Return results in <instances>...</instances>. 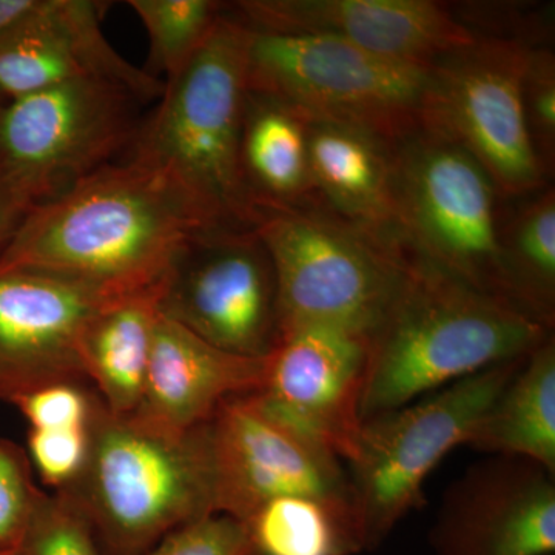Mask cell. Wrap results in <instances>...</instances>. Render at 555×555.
Returning a JSON list of instances; mask_svg holds the SVG:
<instances>
[{
	"mask_svg": "<svg viewBox=\"0 0 555 555\" xmlns=\"http://www.w3.org/2000/svg\"><path fill=\"white\" fill-rule=\"evenodd\" d=\"M201 233L210 232L169 179L119 159L33 207L0 254V268L145 291L166 280Z\"/></svg>",
	"mask_w": 555,
	"mask_h": 555,
	"instance_id": "1",
	"label": "cell"
},
{
	"mask_svg": "<svg viewBox=\"0 0 555 555\" xmlns=\"http://www.w3.org/2000/svg\"><path fill=\"white\" fill-rule=\"evenodd\" d=\"M553 328L409 248L400 283L367 335L361 416L393 411L531 353Z\"/></svg>",
	"mask_w": 555,
	"mask_h": 555,
	"instance_id": "2",
	"label": "cell"
},
{
	"mask_svg": "<svg viewBox=\"0 0 555 555\" xmlns=\"http://www.w3.org/2000/svg\"><path fill=\"white\" fill-rule=\"evenodd\" d=\"M246 94V27L222 13L120 158L169 179L208 232L254 230L261 218L241 170Z\"/></svg>",
	"mask_w": 555,
	"mask_h": 555,
	"instance_id": "3",
	"label": "cell"
},
{
	"mask_svg": "<svg viewBox=\"0 0 555 555\" xmlns=\"http://www.w3.org/2000/svg\"><path fill=\"white\" fill-rule=\"evenodd\" d=\"M89 454L61 494L89 520L101 555H145L182 526L215 516L206 425L170 434L94 400Z\"/></svg>",
	"mask_w": 555,
	"mask_h": 555,
	"instance_id": "4",
	"label": "cell"
},
{
	"mask_svg": "<svg viewBox=\"0 0 555 555\" xmlns=\"http://www.w3.org/2000/svg\"><path fill=\"white\" fill-rule=\"evenodd\" d=\"M430 68L331 36L246 27L248 91L281 102L309 124L350 127L390 145L422 130Z\"/></svg>",
	"mask_w": 555,
	"mask_h": 555,
	"instance_id": "5",
	"label": "cell"
},
{
	"mask_svg": "<svg viewBox=\"0 0 555 555\" xmlns=\"http://www.w3.org/2000/svg\"><path fill=\"white\" fill-rule=\"evenodd\" d=\"M254 230L275 273L278 337L306 324L371 334L408 261L403 241L378 238L326 210H266Z\"/></svg>",
	"mask_w": 555,
	"mask_h": 555,
	"instance_id": "6",
	"label": "cell"
},
{
	"mask_svg": "<svg viewBox=\"0 0 555 555\" xmlns=\"http://www.w3.org/2000/svg\"><path fill=\"white\" fill-rule=\"evenodd\" d=\"M526 357L364 420L356 452L346 463L363 553L378 550L425 503L427 478L455 448L467 447Z\"/></svg>",
	"mask_w": 555,
	"mask_h": 555,
	"instance_id": "7",
	"label": "cell"
},
{
	"mask_svg": "<svg viewBox=\"0 0 555 555\" xmlns=\"http://www.w3.org/2000/svg\"><path fill=\"white\" fill-rule=\"evenodd\" d=\"M392 160L404 244L478 291L517 306L500 246L499 192L480 164L425 130L393 145Z\"/></svg>",
	"mask_w": 555,
	"mask_h": 555,
	"instance_id": "8",
	"label": "cell"
},
{
	"mask_svg": "<svg viewBox=\"0 0 555 555\" xmlns=\"http://www.w3.org/2000/svg\"><path fill=\"white\" fill-rule=\"evenodd\" d=\"M532 47L513 38H480L438 60L423 107L422 130L454 142L480 164L499 196L546 188L524 105Z\"/></svg>",
	"mask_w": 555,
	"mask_h": 555,
	"instance_id": "9",
	"label": "cell"
},
{
	"mask_svg": "<svg viewBox=\"0 0 555 555\" xmlns=\"http://www.w3.org/2000/svg\"><path fill=\"white\" fill-rule=\"evenodd\" d=\"M142 102L124 87L75 79L0 104V164L33 207L126 155Z\"/></svg>",
	"mask_w": 555,
	"mask_h": 555,
	"instance_id": "10",
	"label": "cell"
},
{
	"mask_svg": "<svg viewBox=\"0 0 555 555\" xmlns=\"http://www.w3.org/2000/svg\"><path fill=\"white\" fill-rule=\"evenodd\" d=\"M159 310L218 349L268 357L278 341L276 283L255 230L190 241L167 275Z\"/></svg>",
	"mask_w": 555,
	"mask_h": 555,
	"instance_id": "11",
	"label": "cell"
},
{
	"mask_svg": "<svg viewBox=\"0 0 555 555\" xmlns=\"http://www.w3.org/2000/svg\"><path fill=\"white\" fill-rule=\"evenodd\" d=\"M206 433L215 513L246 521L280 496H312L353 513L345 463L269 415L254 393L225 401Z\"/></svg>",
	"mask_w": 555,
	"mask_h": 555,
	"instance_id": "12",
	"label": "cell"
},
{
	"mask_svg": "<svg viewBox=\"0 0 555 555\" xmlns=\"http://www.w3.org/2000/svg\"><path fill=\"white\" fill-rule=\"evenodd\" d=\"M366 369L367 335L332 324L292 327L278 337L254 396L269 415L346 465L363 426Z\"/></svg>",
	"mask_w": 555,
	"mask_h": 555,
	"instance_id": "13",
	"label": "cell"
},
{
	"mask_svg": "<svg viewBox=\"0 0 555 555\" xmlns=\"http://www.w3.org/2000/svg\"><path fill=\"white\" fill-rule=\"evenodd\" d=\"M130 294L46 270L0 268V400L57 383L90 385L83 328Z\"/></svg>",
	"mask_w": 555,
	"mask_h": 555,
	"instance_id": "14",
	"label": "cell"
},
{
	"mask_svg": "<svg viewBox=\"0 0 555 555\" xmlns=\"http://www.w3.org/2000/svg\"><path fill=\"white\" fill-rule=\"evenodd\" d=\"M429 545L436 555H553L555 476L513 456L473 463L444 492Z\"/></svg>",
	"mask_w": 555,
	"mask_h": 555,
	"instance_id": "15",
	"label": "cell"
},
{
	"mask_svg": "<svg viewBox=\"0 0 555 555\" xmlns=\"http://www.w3.org/2000/svg\"><path fill=\"white\" fill-rule=\"evenodd\" d=\"M233 10L254 30L331 36L423 67L478 39L449 7L430 0H243Z\"/></svg>",
	"mask_w": 555,
	"mask_h": 555,
	"instance_id": "16",
	"label": "cell"
},
{
	"mask_svg": "<svg viewBox=\"0 0 555 555\" xmlns=\"http://www.w3.org/2000/svg\"><path fill=\"white\" fill-rule=\"evenodd\" d=\"M102 10L90 0H36L0 33V102L75 79L107 80L142 104L159 101L166 82L113 49L102 31Z\"/></svg>",
	"mask_w": 555,
	"mask_h": 555,
	"instance_id": "17",
	"label": "cell"
},
{
	"mask_svg": "<svg viewBox=\"0 0 555 555\" xmlns=\"http://www.w3.org/2000/svg\"><path fill=\"white\" fill-rule=\"evenodd\" d=\"M269 356L225 352L160 313L153 332L144 393L133 416L170 434L206 425L232 398L255 393Z\"/></svg>",
	"mask_w": 555,
	"mask_h": 555,
	"instance_id": "18",
	"label": "cell"
},
{
	"mask_svg": "<svg viewBox=\"0 0 555 555\" xmlns=\"http://www.w3.org/2000/svg\"><path fill=\"white\" fill-rule=\"evenodd\" d=\"M393 145L335 124H308L310 179L332 215L389 241L398 229ZM404 243V241H403Z\"/></svg>",
	"mask_w": 555,
	"mask_h": 555,
	"instance_id": "19",
	"label": "cell"
},
{
	"mask_svg": "<svg viewBox=\"0 0 555 555\" xmlns=\"http://www.w3.org/2000/svg\"><path fill=\"white\" fill-rule=\"evenodd\" d=\"M166 280L158 286L116 299L83 328V371L112 414L133 415L141 403Z\"/></svg>",
	"mask_w": 555,
	"mask_h": 555,
	"instance_id": "20",
	"label": "cell"
},
{
	"mask_svg": "<svg viewBox=\"0 0 555 555\" xmlns=\"http://www.w3.org/2000/svg\"><path fill=\"white\" fill-rule=\"evenodd\" d=\"M308 120L272 98L248 91L241 131V170L259 211L312 208Z\"/></svg>",
	"mask_w": 555,
	"mask_h": 555,
	"instance_id": "21",
	"label": "cell"
},
{
	"mask_svg": "<svg viewBox=\"0 0 555 555\" xmlns=\"http://www.w3.org/2000/svg\"><path fill=\"white\" fill-rule=\"evenodd\" d=\"M467 448L513 456L555 476V339L535 347L483 416Z\"/></svg>",
	"mask_w": 555,
	"mask_h": 555,
	"instance_id": "22",
	"label": "cell"
},
{
	"mask_svg": "<svg viewBox=\"0 0 555 555\" xmlns=\"http://www.w3.org/2000/svg\"><path fill=\"white\" fill-rule=\"evenodd\" d=\"M243 524L258 555L363 553L352 511L312 496L270 500Z\"/></svg>",
	"mask_w": 555,
	"mask_h": 555,
	"instance_id": "23",
	"label": "cell"
},
{
	"mask_svg": "<svg viewBox=\"0 0 555 555\" xmlns=\"http://www.w3.org/2000/svg\"><path fill=\"white\" fill-rule=\"evenodd\" d=\"M503 264L517 306L553 328L555 324V193L540 190L500 229Z\"/></svg>",
	"mask_w": 555,
	"mask_h": 555,
	"instance_id": "24",
	"label": "cell"
},
{
	"mask_svg": "<svg viewBox=\"0 0 555 555\" xmlns=\"http://www.w3.org/2000/svg\"><path fill=\"white\" fill-rule=\"evenodd\" d=\"M149 36L144 69L170 82L203 47L225 7L211 0H129Z\"/></svg>",
	"mask_w": 555,
	"mask_h": 555,
	"instance_id": "25",
	"label": "cell"
},
{
	"mask_svg": "<svg viewBox=\"0 0 555 555\" xmlns=\"http://www.w3.org/2000/svg\"><path fill=\"white\" fill-rule=\"evenodd\" d=\"M17 550L20 555H101L89 520L61 492H40Z\"/></svg>",
	"mask_w": 555,
	"mask_h": 555,
	"instance_id": "26",
	"label": "cell"
},
{
	"mask_svg": "<svg viewBox=\"0 0 555 555\" xmlns=\"http://www.w3.org/2000/svg\"><path fill=\"white\" fill-rule=\"evenodd\" d=\"M40 492L33 483L30 459L0 438V553L20 547Z\"/></svg>",
	"mask_w": 555,
	"mask_h": 555,
	"instance_id": "27",
	"label": "cell"
},
{
	"mask_svg": "<svg viewBox=\"0 0 555 555\" xmlns=\"http://www.w3.org/2000/svg\"><path fill=\"white\" fill-rule=\"evenodd\" d=\"M526 124L532 144L546 173H553L555 159V57L553 51L534 49L529 53L524 79Z\"/></svg>",
	"mask_w": 555,
	"mask_h": 555,
	"instance_id": "28",
	"label": "cell"
},
{
	"mask_svg": "<svg viewBox=\"0 0 555 555\" xmlns=\"http://www.w3.org/2000/svg\"><path fill=\"white\" fill-rule=\"evenodd\" d=\"M98 393L82 383H57L22 393L10 401L30 429H73L89 426Z\"/></svg>",
	"mask_w": 555,
	"mask_h": 555,
	"instance_id": "29",
	"label": "cell"
},
{
	"mask_svg": "<svg viewBox=\"0 0 555 555\" xmlns=\"http://www.w3.org/2000/svg\"><path fill=\"white\" fill-rule=\"evenodd\" d=\"M145 555H258L246 525L222 514L171 532Z\"/></svg>",
	"mask_w": 555,
	"mask_h": 555,
	"instance_id": "30",
	"label": "cell"
},
{
	"mask_svg": "<svg viewBox=\"0 0 555 555\" xmlns=\"http://www.w3.org/2000/svg\"><path fill=\"white\" fill-rule=\"evenodd\" d=\"M90 425V423H89ZM89 426L73 429H30L28 459L54 491L67 488L89 454Z\"/></svg>",
	"mask_w": 555,
	"mask_h": 555,
	"instance_id": "31",
	"label": "cell"
},
{
	"mask_svg": "<svg viewBox=\"0 0 555 555\" xmlns=\"http://www.w3.org/2000/svg\"><path fill=\"white\" fill-rule=\"evenodd\" d=\"M31 208L30 201L22 195L0 164V254L14 238Z\"/></svg>",
	"mask_w": 555,
	"mask_h": 555,
	"instance_id": "32",
	"label": "cell"
},
{
	"mask_svg": "<svg viewBox=\"0 0 555 555\" xmlns=\"http://www.w3.org/2000/svg\"><path fill=\"white\" fill-rule=\"evenodd\" d=\"M36 0H0V33L28 13Z\"/></svg>",
	"mask_w": 555,
	"mask_h": 555,
	"instance_id": "33",
	"label": "cell"
},
{
	"mask_svg": "<svg viewBox=\"0 0 555 555\" xmlns=\"http://www.w3.org/2000/svg\"><path fill=\"white\" fill-rule=\"evenodd\" d=\"M0 555H20V550L5 551V553H0Z\"/></svg>",
	"mask_w": 555,
	"mask_h": 555,
	"instance_id": "34",
	"label": "cell"
},
{
	"mask_svg": "<svg viewBox=\"0 0 555 555\" xmlns=\"http://www.w3.org/2000/svg\"><path fill=\"white\" fill-rule=\"evenodd\" d=\"M0 104H2V102H0Z\"/></svg>",
	"mask_w": 555,
	"mask_h": 555,
	"instance_id": "35",
	"label": "cell"
}]
</instances>
